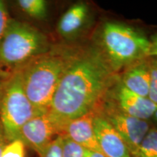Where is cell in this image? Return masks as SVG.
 I'll return each mask as SVG.
<instances>
[{
  "label": "cell",
  "instance_id": "cell-1",
  "mask_svg": "<svg viewBox=\"0 0 157 157\" xmlns=\"http://www.w3.org/2000/svg\"><path fill=\"white\" fill-rule=\"evenodd\" d=\"M119 78L97 48L76 50L48 109L61 135L69 121L97 109Z\"/></svg>",
  "mask_w": 157,
  "mask_h": 157
},
{
  "label": "cell",
  "instance_id": "cell-2",
  "mask_svg": "<svg viewBox=\"0 0 157 157\" xmlns=\"http://www.w3.org/2000/svg\"><path fill=\"white\" fill-rule=\"evenodd\" d=\"M75 50L52 47L48 52L18 68L25 95L38 111H48L55 92Z\"/></svg>",
  "mask_w": 157,
  "mask_h": 157
},
{
  "label": "cell",
  "instance_id": "cell-3",
  "mask_svg": "<svg viewBox=\"0 0 157 157\" xmlns=\"http://www.w3.org/2000/svg\"><path fill=\"white\" fill-rule=\"evenodd\" d=\"M97 49L118 73L139 60L149 58L150 39L124 23L109 21L102 25Z\"/></svg>",
  "mask_w": 157,
  "mask_h": 157
},
{
  "label": "cell",
  "instance_id": "cell-4",
  "mask_svg": "<svg viewBox=\"0 0 157 157\" xmlns=\"http://www.w3.org/2000/svg\"><path fill=\"white\" fill-rule=\"evenodd\" d=\"M51 48L44 34L29 23L11 18L0 43V65L13 72Z\"/></svg>",
  "mask_w": 157,
  "mask_h": 157
},
{
  "label": "cell",
  "instance_id": "cell-5",
  "mask_svg": "<svg viewBox=\"0 0 157 157\" xmlns=\"http://www.w3.org/2000/svg\"><path fill=\"white\" fill-rule=\"evenodd\" d=\"M42 113L25 95L19 68L14 70L7 78L0 100V120L7 142L20 139L23 125Z\"/></svg>",
  "mask_w": 157,
  "mask_h": 157
},
{
  "label": "cell",
  "instance_id": "cell-6",
  "mask_svg": "<svg viewBox=\"0 0 157 157\" xmlns=\"http://www.w3.org/2000/svg\"><path fill=\"white\" fill-rule=\"evenodd\" d=\"M96 110L117 131L132 156L151 127L149 121L137 119L119 111L105 98Z\"/></svg>",
  "mask_w": 157,
  "mask_h": 157
},
{
  "label": "cell",
  "instance_id": "cell-7",
  "mask_svg": "<svg viewBox=\"0 0 157 157\" xmlns=\"http://www.w3.org/2000/svg\"><path fill=\"white\" fill-rule=\"evenodd\" d=\"M119 111L133 117L149 121L157 110V105L148 98H144L127 90L119 80L104 97Z\"/></svg>",
  "mask_w": 157,
  "mask_h": 157
},
{
  "label": "cell",
  "instance_id": "cell-8",
  "mask_svg": "<svg viewBox=\"0 0 157 157\" xmlns=\"http://www.w3.org/2000/svg\"><path fill=\"white\" fill-rule=\"evenodd\" d=\"M60 135V129L47 111L33 117L23 125L20 132V139L39 156Z\"/></svg>",
  "mask_w": 157,
  "mask_h": 157
},
{
  "label": "cell",
  "instance_id": "cell-9",
  "mask_svg": "<svg viewBox=\"0 0 157 157\" xmlns=\"http://www.w3.org/2000/svg\"><path fill=\"white\" fill-rule=\"evenodd\" d=\"M94 129L101 154L105 157H132L121 137L98 111L94 119Z\"/></svg>",
  "mask_w": 157,
  "mask_h": 157
},
{
  "label": "cell",
  "instance_id": "cell-10",
  "mask_svg": "<svg viewBox=\"0 0 157 157\" xmlns=\"http://www.w3.org/2000/svg\"><path fill=\"white\" fill-rule=\"evenodd\" d=\"M96 114L97 110L95 109L69 121L65 126L62 135L67 136L84 149L101 153L94 129V119Z\"/></svg>",
  "mask_w": 157,
  "mask_h": 157
},
{
  "label": "cell",
  "instance_id": "cell-11",
  "mask_svg": "<svg viewBox=\"0 0 157 157\" xmlns=\"http://www.w3.org/2000/svg\"><path fill=\"white\" fill-rule=\"evenodd\" d=\"M119 81L127 90L137 95L148 98L150 86L148 58L131 64L124 69Z\"/></svg>",
  "mask_w": 157,
  "mask_h": 157
},
{
  "label": "cell",
  "instance_id": "cell-12",
  "mask_svg": "<svg viewBox=\"0 0 157 157\" xmlns=\"http://www.w3.org/2000/svg\"><path fill=\"white\" fill-rule=\"evenodd\" d=\"M89 17V7L85 3H76L69 7L59 20L57 31L66 39H72L79 33Z\"/></svg>",
  "mask_w": 157,
  "mask_h": 157
},
{
  "label": "cell",
  "instance_id": "cell-13",
  "mask_svg": "<svg viewBox=\"0 0 157 157\" xmlns=\"http://www.w3.org/2000/svg\"><path fill=\"white\" fill-rule=\"evenodd\" d=\"M17 5L29 17L42 20L48 16V2L44 0H18Z\"/></svg>",
  "mask_w": 157,
  "mask_h": 157
},
{
  "label": "cell",
  "instance_id": "cell-14",
  "mask_svg": "<svg viewBox=\"0 0 157 157\" xmlns=\"http://www.w3.org/2000/svg\"><path fill=\"white\" fill-rule=\"evenodd\" d=\"M132 157H157V127H151Z\"/></svg>",
  "mask_w": 157,
  "mask_h": 157
},
{
  "label": "cell",
  "instance_id": "cell-15",
  "mask_svg": "<svg viewBox=\"0 0 157 157\" xmlns=\"http://www.w3.org/2000/svg\"><path fill=\"white\" fill-rule=\"evenodd\" d=\"M62 157H84L85 149L62 135Z\"/></svg>",
  "mask_w": 157,
  "mask_h": 157
},
{
  "label": "cell",
  "instance_id": "cell-16",
  "mask_svg": "<svg viewBox=\"0 0 157 157\" xmlns=\"http://www.w3.org/2000/svg\"><path fill=\"white\" fill-rule=\"evenodd\" d=\"M25 145L21 139L7 142L1 157H25Z\"/></svg>",
  "mask_w": 157,
  "mask_h": 157
},
{
  "label": "cell",
  "instance_id": "cell-17",
  "mask_svg": "<svg viewBox=\"0 0 157 157\" xmlns=\"http://www.w3.org/2000/svg\"><path fill=\"white\" fill-rule=\"evenodd\" d=\"M150 67V86L148 98L157 105V58H148Z\"/></svg>",
  "mask_w": 157,
  "mask_h": 157
},
{
  "label": "cell",
  "instance_id": "cell-18",
  "mask_svg": "<svg viewBox=\"0 0 157 157\" xmlns=\"http://www.w3.org/2000/svg\"><path fill=\"white\" fill-rule=\"evenodd\" d=\"M62 135L57 136L39 157H62Z\"/></svg>",
  "mask_w": 157,
  "mask_h": 157
},
{
  "label": "cell",
  "instance_id": "cell-19",
  "mask_svg": "<svg viewBox=\"0 0 157 157\" xmlns=\"http://www.w3.org/2000/svg\"><path fill=\"white\" fill-rule=\"evenodd\" d=\"M8 10L3 1L0 0V43L10 21Z\"/></svg>",
  "mask_w": 157,
  "mask_h": 157
},
{
  "label": "cell",
  "instance_id": "cell-20",
  "mask_svg": "<svg viewBox=\"0 0 157 157\" xmlns=\"http://www.w3.org/2000/svg\"><path fill=\"white\" fill-rule=\"evenodd\" d=\"M149 58H157V34L150 39V51Z\"/></svg>",
  "mask_w": 157,
  "mask_h": 157
},
{
  "label": "cell",
  "instance_id": "cell-21",
  "mask_svg": "<svg viewBox=\"0 0 157 157\" xmlns=\"http://www.w3.org/2000/svg\"><path fill=\"white\" fill-rule=\"evenodd\" d=\"M7 140L6 139L5 132H4V129L2 127V124L0 120V157L2 156V151L4 148H5V145L7 144Z\"/></svg>",
  "mask_w": 157,
  "mask_h": 157
},
{
  "label": "cell",
  "instance_id": "cell-22",
  "mask_svg": "<svg viewBox=\"0 0 157 157\" xmlns=\"http://www.w3.org/2000/svg\"><path fill=\"white\" fill-rule=\"evenodd\" d=\"M10 76H2L0 75V100H1L2 96L4 90H5V87L6 84V82H7V78Z\"/></svg>",
  "mask_w": 157,
  "mask_h": 157
},
{
  "label": "cell",
  "instance_id": "cell-23",
  "mask_svg": "<svg viewBox=\"0 0 157 157\" xmlns=\"http://www.w3.org/2000/svg\"><path fill=\"white\" fill-rule=\"evenodd\" d=\"M84 157H105V156L100 152L93 151L87 150V149H85V153H84Z\"/></svg>",
  "mask_w": 157,
  "mask_h": 157
},
{
  "label": "cell",
  "instance_id": "cell-24",
  "mask_svg": "<svg viewBox=\"0 0 157 157\" xmlns=\"http://www.w3.org/2000/svg\"><path fill=\"white\" fill-rule=\"evenodd\" d=\"M153 119H154L155 122H156V124H157V110L156 111V112H155V113L154 114V116H153Z\"/></svg>",
  "mask_w": 157,
  "mask_h": 157
},
{
  "label": "cell",
  "instance_id": "cell-25",
  "mask_svg": "<svg viewBox=\"0 0 157 157\" xmlns=\"http://www.w3.org/2000/svg\"><path fill=\"white\" fill-rule=\"evenodd\" d=\"M0 66H1V65H0ZM0 75H2V76H10V75H5V74H3V73H2V71L0 70Z\"/></svg>",
  "mask_w": 157,
  "mask_h": 157
}]
</instances>
